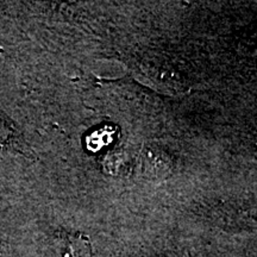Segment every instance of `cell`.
I'll return each instance as SVG.
<instances>
[{"instance_id": "cell-3", "label": "cell", "mask_w": 257, "mask_h": 257, "mask_svg": "<svg viewBox=\"0 0 257 257\" xmlns=\"http://www.w3.org/2000/svg\"><path fill=\"white\" fill-rule=\"evenodd\" d=\"M111 137H112V131L110 130L94 131V133H93L88 138L87 146L91 150H99L101 149V147H104L106 144L111 142Z\"/></svg>"}, {"instance_id": "cell-2", "label": "cell", "mask_w": 257, "mask_h": 257, "mask_svg": "<svg viewBox=\"0 0 257 257\" xmlns=\"http://www.w3.org/2000/svg\"><path fill=\"white\" fill-rule=\"evenodd\" d=\"M62 257H91V245L82 236H69Z\"/></svg>"}, {"instance_id": "cell-4", "label": "cell", "mask_w": 257, "mask_h": 257, "mask_svg": "<svg viewBox=\"0 0 257 257\" xmlns=\"http://www.w3.org/2000/svg\"><path fill=\"white\" fill-rule=\"evenodd\" d=\"M11 136V128L4 120L0 119V147L4 146Z\"/></svg>"}, {"instance_id": "cell-1", "label": "cell", "mask_w": 257, "mask_h": 257, "mask_svg": "<svg viewBox=\"0 0 257 257\" xmlns=\"http://www.w3.org/2000/svg\"><path fill=\"white\" fill-rule=\"evenodd\" d=\"M135 72L138 79L156 91L172 95L185 92V81L179 70L157 57H144Z\"/></svg>"}]
</instances>
